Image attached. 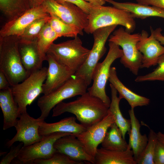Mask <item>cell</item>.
<instances>
[{"instance_id":"14","label":"cell","mask_w":164,"mask_h":164,"mask_svg":"<svg viewBox=\"0 0 164 164\" xmlns=\"http://www.w3.org/2000/svg\"><path fill=\"white\" fill-rule=\"evenodd\" d=\"M50 15L42 5L31 8L19 16L7 21L0 30V36H19L35 20Z\"/></svg>"},{"instance_id":"23","label":"cell","mask_w":164,"mask_h":164,"mask_svg":"<svg viewBox=\"0 0 164 164\" xmlns=\"http://www.w3.org/2000/svg\"><path fill=\"white\" fill-rule=\"evenodd\" d=\"M87 129L82 124L76 122L75 117L70 116L53 123H47L43 121L40 125L39 132L42 135L56 132L76 134L82 132Z\"/></svg>"},{"instance_id":"12","label":"cell","mask_w":164,"mask_h":164,"mask_svg":"<svg viewBox=\"0 0 164 164\" xmlns=\"http://www.w3.org/2000/svg\"><path fill=\"white\" fill-rule=\"evenodd\" d=\"M44 121L30 116L27 111L21 114L14 126L16 133L12 139L7 142L6 146L9 148L15 142H19L26 146L42 140L44 135L39 134V128L41 123Z\"/></svg>"},{"instance_id":"37","label":"cell","mask_w":164,"mask_h":164,"mask_svg":"<svg viewBox=\"0 0 164 164\" xmlns=\"http://www.w3.org/2000/svg\"><path fill=\"white\" fill-rule=\"evenodd\" d=\"M138 3L154 6L164 9V0H136Z\"/></svg>"},{"instance_id":"7","label":"cell","mask_w":164,"mask_h":164,"mask_svg":"<svg viewBox=\"0 0 164 164\" xmlns=\"http://www.w3.org/2000/svg\"><path fill=\"white\" fill-rule=\"evenodd\" d=\"M47 72V68L42 67L31 73L22 82L12 86V93L21 114L26 112L27 106L43 93V86Z\"/></svg>"},{"instance_id":"6","label":"cell","mask_w":164,"mask_h":164,"mask_svg":"<svg viewBox=\"0 0 164 164\" xmlns=\"http://www.w3.org/2000/svg\"><path fill=\"white\" fill-rule=\"evenodd\" d=\"M141 36V33L131 34L121 27L113 32L108 40L122 48L120 62L135 75L138 74L142 63V55L137 47Z\"/></svg>"},{"instance_id":"1","label":"cell","mask_w":164,"mask_h":164,"mask_svg":"<svg viewBox=\"0 0 164 164\" xmlns=\"http://www.w3.org/2000/svg\"><path fill=\"white\" fill-rule=\"evenodd\" d=\"M109 108L100 98L87 91L73 101L58 103L53 108L52 116L71 113L87 129L105 118L108 114Z\"/></svg>"},{"instance_id":"30","label":"cell","mask_w":164,"mask_h":164,"mask_svg":"<svg viewBox=\"0 0 164 164\" xmlns=\"http://www.w3.org/2000/svg\"><path fill=\"white\" fill-rule=\"evenodd\" d=\"M50 16L37 19L31 24L19 37V42H29L36 41L44 26L49 21Z\"/></svg>"},{"instance_id":"19","label":"cell","mask_w":164,"mask_h":164,"mask_svg":"<svg viewBox=\"0 0 164 164\" xmlns=\"http://www.w3.org/2000/svg\"><path fill=\"white\" fill-rule=\"evenodd\" d=\"M18 49L22 64L30 74L43 67L44 60L39 53L37 40L29 42H19Z\"/></svg>"},{"instance_id":"11","label":"cell","mask_w":164,"mask_h":164,"mask_svg":"<svg viewBox=\"0 0 164 164\" xmlns=\"http://www.w3.org/2000/svg\"><path fill=\"white\" fill-rule=\"evenodd\" d=\"M41 5L50 15H54L64 22L82 30L88 25V15L73 3L60 4L54 0H44Z\"/></svg>"},{"instance_id":"9","label":"cell","mask_w":164,"mask_h":164,"mask_svg":"<svg viewBox=\"0 0 164 164\" xmlns=\"http://www.w3.org/2000/svg\"><path fill=\"white\" fill-rule=\"evenodd\" d=\"M117 26L113 25L98 28L93 33L94 42L92 48L85 62L75 75L84 79L88 86L92 80L93 74L100 59L106 51V42Z\"/></svg>"},{"instance_id":"26","label":"cell","mask_w":164,"mask_h":164,"mask_svg":"<svg viewBox=\"0 0 164 164\" xmlns=\"http://www.w3.org/2000/svg\"><path fill=\"white\" fill-rule=\"evenodd\" d=\"M107 132L101 143L102 147L111 150L124 151L127 150L128 144L123 138L121 130L114 123Z\"/></svg>"},{"instance_id":"4","label":"cell","mask_w":164,"mask_h":164,"mask_svg":"<svg viewBox=\"0 0 164 164\" xmlns=\"http://www.w3.org/2000/svg\"><path fill=\"white\" fill-rule=\"evenodd\" d=\"M88 86L84 79L74 75L59 87L39 98L37 105L41 112L39 118L44 120L58 103L65 99L83 94L87 91Z\"/></svg>"},{"instance_id":"25","label":"cell","mask_w":164,"mask_h":164,"mask_svg":"<svg viewBox=\"0 0 164 164\" xmlns=\"http://www.w3.org/2000/svg\"><path fill=\"white\" fill-rule=\"evenodd\" d=\"M111 90V101L108 111L112 115L115 123L121 130L123 137L125 139L127 132H130L131 129L130 119H127L123 116L119 108V103L121 99L117 95V91L111 84H110Z\"/></svg>"},{"instance_id":"42","label":"cell","mask_w":164,"mask_h":164,"mask_svg":"<svg viewBox=\"0 0 164 164\" xmlns=\"http://www.w3.org/2000/svg\"><path fill=\"white\" fill-rule=\"evenodd\" d=\"M157 134L158 140L164 144V133L159 132Z\"/></svg>"},{"instance_id":"17","label":"cell","mask_w":164,"mask_h":164,"mask_svg":"<svg viewBox=\"0 0 164 164\" xmlns=\"http://www.w3.org/2000/svg\"><path fill=\"white\" fill-rule=\"evenodd\" d=\"M57 151L66 155L73 160L84 163L94 164V159L89 155L80 141L73 134L62 137L55 142Z\"/></svg>"},{"instance_id":"33","label":"cell","mask_w":164,"mask_h":164,"mask_svg":"<svg viewBox=\"0 0 164 164\" xmlns=\"http://www.w3.org/2000/svg\"><path fill=\"white\" fill-rule=\"evenodd\" d=\"M75 161L66 155L56 151L50 158L38 159L32 162L31 164H82Z\"/></svg>"},{"instance_id":"10","label":"cell","mask_w":164,"mask_h":164,"mask_svg":"<svg viewBox=\"0 0 164 164\" xmlns=\"http://www.w3.org/2000/svg\"><path fill=\"white\" fill-rule=\"evenodd\" d=\"M72 133L56 132L44 135L41 140L30 145L23 146L15 163L31 164L33 161L50 158L57 151L54 145L60 138Z\"/></svg>"},{"instance_id":"39","label":"cell","mask_w":164,"mask_h":164,"mask_svg":"<svg viewBox=\"0 0 164 164\" xmlns=\"http://www.w3.org/2000/svg\"><path fill=\"white\" fill-rule=\"evenodd\" d=\"M150 28L152 29L155 37L159 41L162 45H164V36L162 33V29L160 28L156 29L154 30L151 26Z\"/></svg>"},{"instance_id":"5","label":"cell","mask_w":164,"mask_h":164,"mask_svg":"<svg viewBox=\"0 0 164 164\" xmlns=\"http://www.w3.org/2000/svg\"><path fill=\"white\" fill-rule=\"evenodd\" d=\"M90 50L83 46L81 40L77 36L60 43H53L47 53L76 72L85 62Z\"/></svg>"},{"instance_id":"3","label":"cell","mask_w":164,"mask_h":164,"mask_svg":"<svg viewBox=\"0 0 164 164\" xmlns=\"http://www.w3.org/2000/svg\"><path fill=\"white\" fill-rule=\"evenodd\" d=\"M88 19V25L84 30L88 34L98 28L113 25L123 26L130 33L136 28L135 18L130 13L114 6H93Z\"/></svg>"},{"instance_id":"28","label":"cell","mask_w":164,"mask_h":164,"mask_svg":"<svg viewBox=\"0 0 164 164\" xmlns=\"http://www.w3.org/2000/svg\"><path fill=\"white\" fill-rule=\"evenodd\" d=\"M60 37L51 26L49 22L43 27L37 40L39 53L44 61L48 50L53 42Z\"/></svg>"},{"instance_id":"2","label":"cell","mask_w":164,"mask_h":164,"mask_svg":"<svg viewBox=\"0 0 164 164\" xmlns=\"http://www.w3.org/2000/svg\"><path fill=\"white\" fill-rule=\"evenodd\" d=\"M19 42L18 36H0V70L11 86L22 82L30 75L22 63Z\"/></svg>"},{"instance_id":"22","label":"cell","mask_w":164,"mask_h":164,"mask_svg":"<svg viewBox=\"0 0 164 164\" xmlns=\"http://www.w3.org/2000/svg\"><path fill=\"white\" fill-rule=\"evenodd\" d=\"M94 159V164H137L133 152L129 147L124 151L111 150L102 147L98 148Z\"/></svg>"},{"instance_id":"18","label":"cell","mask_w":164,"mask_h":164,"mask_svg":"<svg viewBox=\"0 0 164 164\" xmlns=\"http://www.w3.org/2000/svg\"><path fill=\"white\" fill-rule=\"evenodd\" d=\"M0 106L3 116V130L14 127L21 114L10 87L0 90Z\"/></svg>"},{"instance_id":"31","label":"cell","mask_w":164,"mask_h":164,"mask_svg":"<svg viewBox=\"0 0 164 164\" xmlns=\"http://www.w3.org/2000/svg\"><path fill=\"white\" fill-rule=\"evenodd\" d=\"M148 141L144 149L136 161L137 164H155L153 158L156 143L157 133L150 129Z\"/></svg>"},{"instance_id":"38","label":"cell","mask_w":164,"mask_h":164,"mask_svg":"<svg viewBox=\"0 0 164 164\" xmlns=\"http://www.w3.org/2000/svg\"><path fill=\"white\" fill-rule=\"evenodd\" d=\"M10 85L9 83L3 72L0 70V90L9 88Z\"/></svg>"},{"instance_id":"27","label":"cell","mask_w":164,"mask_h":164,"mask_svg":"<svg viewBox=\"0 0 164 164\" xmlns=\"http://www.w3.org/2000/svg\"><path fill=\"white\" fill-rule=\"evenodd\" d=\"M30 8L29 0H0V11L8 21L17 18Z\"/></svg>"},{"instance_id":"40","label":"cell","mask_w":164,"mask_h":164,"mask_svg":"<svg viewBox=\"0 0 164 164\" xmlns=\"http://www.w3.org/2000/svg\"><path fill=\"white\" fill-rule=\"evenodd\" d=\"M93 6H102L105 4V0H83Z\"/></svg>"},{"instance_id":"34","label":"cell","mask_w":164,"mask_h":164,"mask_svg":"<svg viewBox=\"0 0 164 164\" xmlns=\"http://www.w3.org/2000/svg\"><path fill=\"white\" fill-rule=\"evenodd\" d=\"M23 146V143L21 142L17 145L12 146L9 152L1 160L0 164H9L16 159L20 150Z\"/></svg>"},{"instance_id":"36","label":"cell","mask_w":164,"mask_h":164,"mask_svg":"<svg viewBox=\"0 0 164 164\" xmlns=\"http://www.w3.org/2000/svg\"><path fill=\"white\" fill-rule=\"evenodd\" d=\"M60 4H63L66 2H70L75 4L88 15L89 14L93 5L90 3L83 0H54Z\"/></svg>"},{"instance_id":"32","label":"cell","mask_w":164,"mask_h":164,"mask_svg":"<svg viewBox=\"0 0 164 164\" xmlns=\"http://www.w3.org/2000/svg\"><path fill=\"white\" fill-rule=\"evenodd\" d=\"M157 64V67L152 72L138 77L135 81L136 82L154 80L164 81V54L159 59Z\"/></svg>"},{"instance_id":"16","label":"cell","mask_w":164,"mask_h":164,"mask_svg":"<svg viewBox=\"0 0 164 164\" xmlns=\"http://www.w3.org/2000/svg\"><path fill=\"white\" fill-rule=\"evenodd\" d=\"M151 35L145 30L142 31L141 39L137 45L138 50L142 55L141 68H148L157 65L160 57L164 54V46L154 36L150 28Z\"/></svg>"},{"instance_id":"15","label":"cell","mask_w":164,"mask_h":164,"mask_svg":"<svg viewBox=\"0 0 164 164\" xmlns=\"http://www.w3.org/2000/svg\"><path fill=\"white\" fill-rule=\"evenodd\" d=\"M45 60L48 63L46 78L43 86V93L47 94L63 85L75 74V72L57 61L47 53Z\"/></svg>"},{"instance_id":"13","label":"cell","mask_w":164,"mask_h":164,"mask_svg":"<svg viewBox=\"0 0 164 164\" xmlns=\"http://www.w3.org/2000/svg\"><path fill=\"white\" fill-rule=\"evenodd\" d=\"M114 123L113 117L108 111V115L98 123L82 132L73 134L81 142L87 153L94 159L98 146L101 144L108 129Z\"/></svg>"},{"instance_id":"21","label":"cell","mask_w":164,"mask_h":164,"mask_svg":"<svg viewBox=\"0 0 164 164\" xmlns=\"http://www.w3.org/2000/svg\"><path fill=\"white\" fill-rule=\"evenodd\" d=\"M108 80L119 93V97L121 99H125L131 108L134 109L138 106H146L149 104V99L136 94L125 86L118 78L114 67L110 68Z\"/></svg>"},{"instance_id":"8","label":"cell","mask_w":164,"mask_h":164,"mask_svg":"<svg viewBox=\"0 0 164 164\" xmlns=\"http://www.w3.org/2000/svg\"><path fill=\"white\" fill-rule=\"evenodd\" d=\"M108 45V53L104 60L97 64L93 74L92 85L87 91L109 107L111 101L106 94L105 87L108 80L111 66L116 59L122 56L123 53L119 46L114 43L109 42Z\"/></svg>"},{"instance_id":"41","label":"cell","mask_w":164,"mask_h":164,"mask_svg":"<svg viewBox=\"0 0 164 164\" xmlns=\"http://www.w3.org/2000/svg\"><path fill=\"white\" fill-rule=\"evenodd\" d=\"M44 0H29L30 8L37 7L41 5Z\"/></svg>"},{"instance_id":"29","label":"cell","mask_w":164,"mask_h":164,"mask_svg":"<svg viewBox=\"0 0 164 164\" xmlns=\"http://www.w3.org/2000/svg\"><path fill=\"white\" fill-rule=\"evenodd\" d=\"M49 22L53 30L61 36L75 38L78 35H83V30L77 26L65 23L54 16L50 15Z\"/></svg>"},{"instance_id":"24","label":"cell","mask_w":164,"mask_h":164,"mask_svg":"<svg viewBox=\"0 0 164 164\" xmlns=\"http://www.w3.org/2000/svg\"><path fill=\"white\" fill-rule=\"evenodd\" d=\"M128 113L131 122V129L128 133V147L132 150L136 162L147 145L148 137L146 134H141L140 132L141 125L135 115L134 109L131 108L128 111Z\"/></svg>"},{"instance_id":"20","label":"cell","mask_w":164,"mask_h":164,"mask_svg":"<svg viewBox=\"0 0 164 164\" xmlns=\"http://www.w3.org/2000/svg\"><path fill=\"white\" fill-rule=\"evenodd\" d=\"M116 8L126 11L134 18L142 19L150 17L164 18V9L154 6L129 2H119L113 0H105Z\"/></svg>"},{"instance_id":"35","label":"cell","mask_w":164,"mask_h":164,"mask_svg":"<svg viewBox=\"0 0 164 164\" xmlns=\"http://www.w3.org/2000/svg\"><path fill=\"white\" fill-rule=\"evenodd\" d=\"M153 160L155 164H164V144L158 139L156 143Z\"/></svg>"}]
</instances>
